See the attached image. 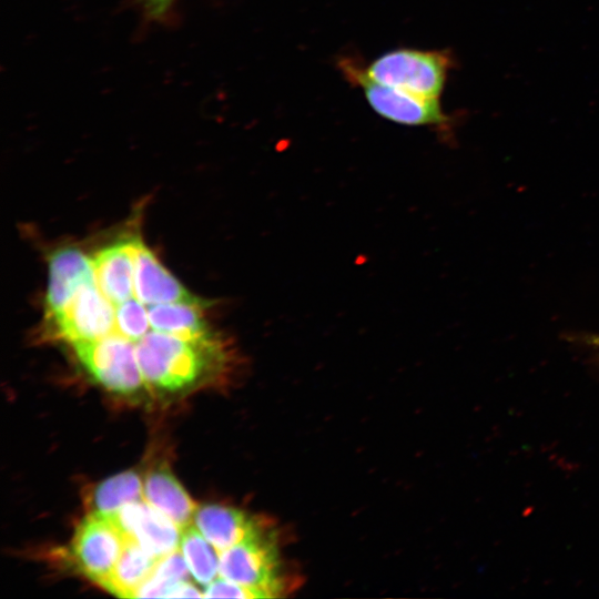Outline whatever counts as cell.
Here are the masks:
<instances>
[{
	"label": "cell",
	"instance_id": "obj_12",
	"mask_svg": "<svg viewBox=\"0 0 599 599\" xmlns=\"http://www.w3.org/2000/svg\"><path fill=\"white\" fill-rule=\"evenodd\" d=\"M95 284L113 304L134 295V255L132 238L111 244L93 257Z\"/></svg>",
	"mask_w": 599,
	"mask_h": 599
},
{
	"label": "cell",
	"instance_id": "obj_4",
	"mask_svg": "<svg viewBox=\"0 0 599 599\" xmlns=\"http://www.w3.org/2000/svg\"><path fill=\"white\" fill-rule=\"evenodd\" d=\"M72 346L82 366L108 390L131 395L146 385L136 358V343L109 335Z\"/></svg>",
	"mask_w": 599,
	"mask_h": 599
},
{
	"label": "cell",
	"instance_id": "obj_10",
	"mask_svg": "<svg viewBox=\"0 0 599 599\" xmlns=\"http://www.w3.org/2000/svg\"><path fill=\"white\" fill-rule=\"evenodd\" d=\"M93 280L92 258L83 252L74 247L53 252L49 258L45 315L61 309L81 285Z\"/></svg>",
	"mask_w": 599,
	"mask_h": 599
},
{
	"label": "cell",
	"instance_id": "obj_5",
	"mask_svg": "<svg viewBox=\"0 0 599 599\" xmlns=\"http://www.w3.org/2000/svg\"><path fill=\"white\" fill-rule=\"evenodd\" d=\"M47 317L59 338L70 344L90 342L113 334L115 307L94 278L81 285L61 309Z\"/></svg>",
	"mask_w": 599,
	"mask_h": 599
},
{
	"label": "cell",
	"instance_id": "obj_20",
	"mask_svg": "<svg viewBox=\"0 0 599 599\" xmlns=\"http://www.w3.org/2000/svg\"><path fill=\"white\" fill-rule=\"evenodd\" d=\"M204 597H222V598H256L254 592L250 589L217 577L204 588Z\"/></svg>",
	"mask_w": 599,
	"mask_h": 599
},
{
	"label": "cell",
	"instance_id": "obj_8",
	"mask_svg": "<svg viewBox=\"0 0 599 599\" xmlns=\"http://www.w3.org/2000/svg\"><path fill=\"white\" fill-rule=\"evenodd\" d=\"M126 540H134L161 559L180 548L182 528L144 499L106 515Z\"/></svg>",
	"mask_w": 599,
	"mask_h": 599
},
{
	"label": "cell",
	"instance_id": "obj_6",
	"mask_svg": "<svg viewBox=\"0 0 599 599\" xmlns=\"http://www.w3.org/2000/svg\"><path fill=\"white\" fill-rule=\"evenodd\" d=\"M351 82L363 89L370 108L380 116L404 125L440 124L448 120L439 99L418 97L370 80L364 69L345 61L342 65Z\"/></svg>",
	"mask_w": 599,
	"mask_h": 599
},
{
	"label": "cell",
	"instance_id": "obj_3",
	"mask_svg": "<svg viewBox=\"0 0 599 599\" xmlns=\"http://www.w3.org/2000/svg\"><path fill=\"white\" fill-rule=\"evenodd\" d=\"M450 68L451 59L444 51L396 49L375 59L364 71L377 83L439 99Z\"/></svg>",
	"mask_w": 599,
	"mask_h": 599
},
{
	"label": "cell",
	"instance_id": "obj_9",
	"mask_svg": "<svg viewBox=\"0 0 599 599\" xmlns=\"http://www.w3.org/2000/svg\"><path fill=\"white\" fill-rule=\"evenodd\" d=\"M134 295L145 305L200 302L158 261L140 237L132 238Z\"/></svg>",
	"mask_w": 599,
	"mask_h": 599
},
{
	"label": "cell",
	"instance_id": "obj_15",
	"mask_svg": "<svg viewBox=\"0 0 599 599\" xmlns=\"http://www.w3.org/2000/svg\"><path fill=\"white\" fill-rule=\"evenodd\" d=\"M148 315L153 331L186 339L213 336L203 318L200 302L148 305Z\"/></svg>",
	"mask_w": 599,
	"mask_h": 599
},
{
	"label": "cell",
	"instance_id": "obj_14",
	"mask_svg": "<svg viewBox=\"0 0 599 599\" xmlns=\"http://www.w3.org/2000/svg\"><path fill=\"white\" fill-rule=\"evenodd\" d=\"M159 560L136 541L126 540L113 570L99 586L116 597L133 598Z\"/></svg>",
	"mask_w": 599,
	"mask_h": 599
},
{
	"label": "cell",
	"instance_id": "obj_1",
	"mask_svg": "<svg viewBox=\"0 0 599 599\" xmlns=\"http://www.w3.org/2000/svg\"><path fill=\"white\" fill-rule=\"evenodd\" d=\"M224 349L214 336L186 339L150 331L136 343V358L146 385L165 390L192 386Z\"/></svg>",
	"mask_w": 599,
	"mask_h": 599
},
{
	"label": "cell",
	"instance_id": "obj_17",
	"mask_svg": "<svg viewBox=\"0 0 599 599\" xmlns=\"http://www.w3.org/2000/svg\"><path fill=\"white\" fill-rule=\"evenodd\" d=\"M143 481L134 470H126L101 481L91 494L93 512L112 514L122 506L143 500Z\"/></svg>",
	"mask_w": 599,
	"mask_h": 599
},
{
	"label": "cell",
	"instance_id": "obj_11",
	"mask_svg": "<svg viewBox=\"0 0 599 599\" xmlns=\"http://www.w3.org/2000/svg\"><path fill=\"white\" fill-rule=\"evenodd\" d=\"M193 524L221 552L256 532L266 521L234 507L209 504L196 508Z\"/></svg>",
	"mask_w": 599,
	"mask_h": 599
},
{
	"label": "cell",
	"instance_id": "obj_18",
	"mask_svg": "<svg viewBox=\"0 0 599 599\" xmlns=\"http://www.w3.org/2000/svg\"><path fill=\"white\" fill-rule=\"evenodd\" d=\"M190 575L179 549L159 560L151 576L139 587L133 598L170 597L180 583L190 580Z\"/></svg>",
	"mask_w": 599,
	"mask_h": 599
},
{
	"label": "cell",
	"instance_id": "obj_7",
	"mask_svg": "<svg viewBox=\"0 0 599 599\" xmlns=\"http://www.w3.org/2000/svg\"><path fill=\"white\" fill-rule=\"evenodd\" d=\"M125 541L106 515L91 511L74 531L71 559L81 573L100 585L113 570Z\"/></svg>",
	"mask_w": 599,
	"mask_h": 599
},
{
	"label": "cell",
	"instance_id": "obj_16",
	"mask_svg": "<svg viewBox=\"0 0 599 599\" xmlns=\"http://www.w3.org/2000/svg\"><path fill=\"white\" fill-rule=\"evenodd\" d=\"M179 549L197 583L207 586L219 577L220 551L195 526L189 525L182 529Z\"/></svg>",
	"mask_w": 599,
	"mask_h": 599
},
{
	"label": "cell",
	"instance_id": "obj_19",
	"mask_svg": "<svg viewBox=\"0 0 599 599\" xmlns=\"http://www.w3.org/2000/svg\"><path fill=\"white\" fill-rule=\"evenodd\" d=\"M113 305L115 307V326L112 335H120L138 343L150 332L148 305L141 303L135 295L121 304Z\"/></svg>",
	"mask_w": 599,
	"mask_h": 599
},
{
	"label": "cell",
	"instance_id": "obj_13",
	"mask_svg": "<svg viewBox=\"0 0 599 599\" xmlns=\"http://www.w3.org/2000/svg\"><path fill=\"white\" fill-rule=\"evenodd\" d=\"M144 500L166 515L182 529L191 525L197 506L166 468L150 471L143 481Z\"/></svg>",
	"mask_w": 599,
	"mask_h": 599
},
{
	"label": "cell",
	"instance_id": "obj_2",
	"mask_svg": "<svg viewBox=\"0 0 599 599\" xmlns=\"http://www.w3.org/2000/svg\"><path fill=\"white\" fill-rule=\"evenodd\" d=\"M219 577L241 585L256 598H274L290 590L276 532L265 524L253 535L220 552Z\"/></svg>",
	"mask_w": 599,
	"mask_h": 599
},
{
	"label": "cell",
	"instance_id": "obj_21",
	"mask_svg": "<svg viewBox=\"0 0 599 599\" xmlns=\"http://www.w3.org/2000/svg\"><path fill=\"white\" fill-rule=\"evenodd\" d=\"M176 0H139L149 20H162L167 16Z\"/></svg>",
	"mask_w": 599,
	"mask_h": 599
}]
</instances>
